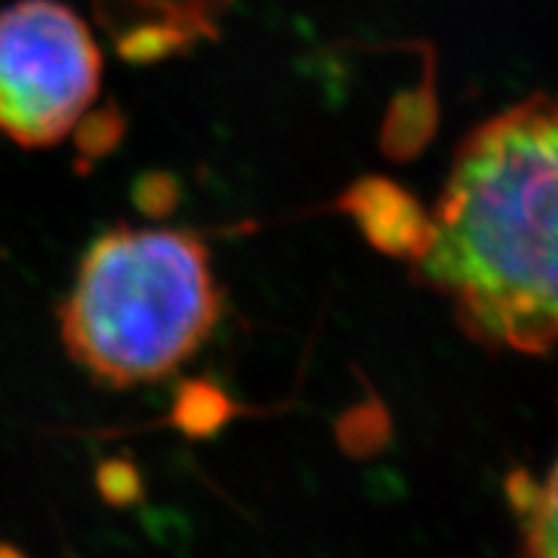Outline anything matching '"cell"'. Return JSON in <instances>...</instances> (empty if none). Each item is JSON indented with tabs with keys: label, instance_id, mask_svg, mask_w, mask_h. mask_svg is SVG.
<instances>
[{
	"label": "cell",
	"instance_id": "7a4b0ae2",
	"mask_svg": "<svg viewBox=\"0 0 558 558\" xmlns=\"http://www.w3.org/2000/svg\"><path fill=\"white\" fill-rule=\"evenodd\" d=\"M222 298L209 251L194 233L120 226L83 254L62 300L60 337L96 383H158L213 337Z\"/></svg>",
	"mask_w": 558,
	"mask_h": 558
},
{
	"label": "cell",
	"instance_id": "5b68a950",
	"mask_svg": "<svg viewBox=\"0 0 558 558\" xmlns=\"http://www.w3.org/2000/svg\"><path fill=\"white\" fill-rule=\"evenodd\" d=\"M347 207L375 246L416 259L429 241V218L399 186L367 181L347 194Z\"/></svg>",
	"mask_w": 558,
	"mask_h": 558
},
{
	"label": "cell",
	"instance_id": "6da1fadb",
	"mask_svg": "<svg viewBox=\"0 0 558 558\" xmlns=\"http://www.w3.org/2000/svg\"><path fill=\"white\" fill-rule=\"evenodd\" d=\"M416 256L418 282L494 352L558 347V94H533L460 143Z\"/></svg>",
	"mask_w": 558,
	"mask_h": 558
},
{
	"label": "cell",
	"instance_id": "8992f818",
	"mask_svg": "<svg viewBox=\"0 0 558 558\" xmlns=\"http://www.w3.org/2000/svg\"><path fill=\"white\" fill-rule=\"evenodd\" d=\"M507 494L520 522L522 550L530 556L558 558V460L541 484L527 473H514Z\"/></svg>",
	"mask_w": 558,
	"mask_h": 558
},
{
	"label": "cell",
	"instance_id": "277c9868",
	"mask_svg": "<svg viewBox=\"0 0 558 558\" xmlns=\"http://www.w3.org/2000/svg\"><path fill=\"white\" fill-rule=\"evenodd\" d=\"M233 0H94L96 19L130 62H158L218 34Z\"/></svg>",
	"mask_w": 558,
	"mask_h": 558
},
{
	"label": "cell",
	"instance_id": "3957f363",
	"mask_svg": "<svg viewBox=\"0 0 558 558\" xmlns=\"http://www.w3.org/2000/svg\"><path fill=\"white\" fill-rule=\"evenodd\" d=\"M101 86V50L88 24L60 0L0 9V132L21 148L68 137Z\"/></svg>",
	"mask_w": 558,
	"mask_h": 558
}]
</instances>
